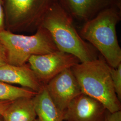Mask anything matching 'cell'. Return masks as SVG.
<instances>
[{"mask_svg": "<svg viewBox=\"0 0 121 121\" xmlns=\"http://www.w3.org/2000/svg\"><path fill=\"white\" fill-rule=\"evenodd\" d=\"M60 0H6L7 11L13 24L20 27L38 26L49 9Z\"/></svg>", "mask_w": 121, "mask_h": 121, "instance_id": "5b68a950", "label": "cell"}, {"mask_svg": "<svg viewBox=\"0 0 121 121\" xmlns=\"http://www.w3.org/2000/svg\"><path fill=\"white\" fill-rule=\"evenodd\" d=\"M8 63L7 52L4 45L0 40V66Z\"/></svg>", "mask_w": 121, "mask_h": 121, "instance_id": "9a60e30c", "label": "cell"}, {"mask_svg": "<svg viewBox=\"0 0 121 121\" xmlns=\"http://www.w3.org/2000/svg\"><path fill=\"white\" fill-rule=\"evenodd\" d=\"M37 118L39 121H64L61 111L50 97L45 85L32 98Z\"/></svg>", "mask_w": 121, "mask_h": 121, "instance_id": "8fae6325", "label": "cell"}, {"mask_svg": "<svg viewBox=\"0 0 121 121\" xmlns=\"http://www.w3.org/2000/svg\"><path fill=\"white\" fill-rule=\"evenodd\" d=\"M45 86L54 104L64 112L70 103L82 93L71 68L58 74Z\"/></svg>", "mask_w": 121, "mask_h": 121, "instance_id": "52a82bcc", "label": "cell"}, {"mask_svg": "<svg viewBox=\"0 0 121 121\" xmlns=\"http://www.w3.org/2000/svg\"><path fill=\"white\" fill-rule=\"evenodd\" d=\"M36 93L26 87L14 86L0 81V101H13L22 97L33 98Z\"/></svg>", "mask_w": 121, "mask_h": 121, "instance_id": "4fadbf2b", "label": "cell"}, {"mask_svg": "<svg viewBox=\"0 0 121 121\" xmlns=\"http://www.w3.org/2000/svg\"><path fill=\"white\" fill-rule=\"evenodd\" d=\"M121 10L116 7L104 10L84 22L79 34L113 68L121 63V48L116 32L117 24L121 20Z\"/></svg>", "mask_w": 121, "mask_h": 121, "instance_id": "3957f363", "label": "cell"}, {"mask_svg": "<svg viewBox=\"0 0 121 121\" xmlns=\"http://www.w3.org/2000/svg\"><path fill=\"white\" fill-rule=\"evenodd\" d=\"M108 112L98 100L82 93L65 109L64 121H104Z\"/></svg>", "mask_w": 121, "mask_h": 121, "instance_id": "ba28073f", "label": "cell"}, {"mask_svg": "<svg viewBox=\"0 0 121 121\" xmlns=\"http://www.w3.org/2000/svg\"><path fill=\"white\" fill-rule=\"evenodd\" d=\"M0 81L8 84H18L36 92L41 91L44 85L29 66L6 64L0 66Z\"/></svg>", "mask_w": 121, "mask_h": 121, "instance_id": "30bf717a", "label": "cell"}, {"mask_svg": "<svg viewBox=\"0 0 121 121\" xmlns=\"http://www.w3.org/2000/svg\"><path fill=\"white\" fill-rule=\"evenodd\" d=\"M0 0V1H2V0Z\"/></svg>", "mask_w": 121, "mask_h": 121, "instance_id": "44dd1931", "label": "cell"}, {"mask_svg": "<svg viewBox=\"0 0 121 121\" xmlns=\"http://www.w3.org/2000/svg\"><path fill=\"white\" fill-rule=\"evenodd\" d=\"M73 19L59 1L49 9L40 26L48 30L59 51L73 55L80 62L96 58L93 48L75 29Z\"/></svg>", "mask_w": 121, "mask_h": 121, "instance_id": "6da1fadb", "label": "cell"}, {"mask_svg": "<svg viewBox=\"0 0 121 121\" xmlns=\"http://www.w3.org/2000/svg\"><path fill=\"white\" fill-rule=\"evenodd\" d=\"M71 69L82 93L98 100L108 112L121 111L120 100L114 89L109 65L104 58L80 62Z\"/></svg>", "mask_w": 121, "mask_h": 121, "instance_id": "7a4b0ae2", "label": "cell"}, {"mask_svg": "<svg viewBox=\"0 0 121 121\" xmlns=\"http://www.w3.org/2000/svg\"><path fill=\"white\" fill-rule=\"evenodd\" d=\"M104 121H121V111L110 113L108 112Z\"/></svg>", "mask_w": 121, "mask_h": 121, "instance_id": "2e32d148", "label": "cell"}, {"mask_svg": "<svg viewBox=\"0 0 121 121\" xmlns=\"http://www.w3.org/2000/svg\"><path fill=\"white\" fill-rule=\"evenodd\" d=\"M12 101H0V115H1Z\"/></svg>", "mask_w": 121, "mask_h": 121, "instance_id": "ac0fdd59", "label": "cell"}, {"mask_svg": "<svg viewBox=\"0 0 121 121\" xmlns=\"http://www.w3.org/2000/svg\"><path fill=\"white\" fill-rule=\"evenodd\" d=\"M34 121H39V119H38V118H36V119H35V120H34Z\"/></svg>", "mask_w": 121, "mask_h": 121, "instance_id": "ffe728a7", "label": "cell"}, {"mask_svg": "<svg viewBox=\"0 0 121 121\" xmlns=\"http://www.w3.org/2000/svg\"><path fill=\"white\" fill-rule=\"evenodd\" d=\"M73 18L87 22L111 8L121 9V0H60Z\"/></svg>", "mask_w": 121, "mask_h": 121, "instance_id": "9c48e42d", "label": "cell"}, {"mask_svg": "<svg viewBox=\"0 0 121 121\" xmlns=\"http://www.w3.org/2000/svg\"><path fill=\"white\" fill-rule=\"evenodd\" d=\"M0 40L6 49L8 64L17 66L26 65L31 56L58 50L48 30L41 26L31 35L2 30L0 32Z\"/></svg>", "mask_w": 121, "mask_h": 121, "instance_id": "277c9868", "label": "cell"}, {"mask_svg": "<svg viewBox=\"0 0 121 121\" xmlns=\"http://www.w3.org/2000/svg\"><path fill=\"white\" fill-rule=\"evenodd\" d=\"M2 1L0 0V32L4 30V13L1 5Z\"/></svg>", "mask_w": 121, "mask_h": 121, "instance_id": "e0dca14e", "label": "cell"}, {"mask_svg": "<svg viewBox=\"0 0 121 121\" xmlns=\"http://www.w3.org/2000/svg\"><path fill=\"white\" fill-rule=\"evenodd\" d=\"M27 62L30 69L44 85L63 70L80 62L76 56L59 50L31 56Z\"/></svg>", "mask_w": 121, "mask_h": 121, "instance_id": "8992f818", "label": "cell"}, {"mask_svg": "<svg viewBox=\"0 0 121 121\" xmlns=\"http://www.w3.org/2000/svg\"><path fill=\"white\" fill-rule=\"evenodd\" d=\"M0 121H3L2 117V116H1L0 115Z\"/></svg>", "mask_w": 121, "mask_h": 121, "instance_id": "d6986e66", "label": "cell"}, {"mask_svg": "<svg viewBox=\"0 0 121 121\" xmlns=\"http://www.w3.org/2000/svg\"><path fill=\"white\" fill-rule=\"evenodd\" d=\"M109 70L113 86L118 98L121 99V63L117 67L109 66Z\"/></svg>", "mask_w": 121, "mask_h": 121, "instance_id": "5bb4252c", "label": "cell"}, {"mask_svg": "<svg viewBox=\"0 0 121 121\" xmlns=\"http://www.w3.org/2000/svg\"><path fill=\"white\" fill-rule=\"evenodd\" d=\"M3 121H34L37 118L32 98L12 101L1 115Z\"/></svg>", "mask_w": 121, "mask_h": 121, "instance_id": "7c38bea8", "label": "cell"}]
</instances>
